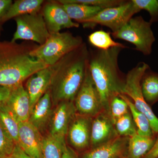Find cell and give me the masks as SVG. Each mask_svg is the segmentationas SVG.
<instances>
[{"instance_id": "cell-11", "label": "cell", "mask_w": 158, "mask_h": 158, "mask_svg": "<svg viewBox=\"0 0 158 158\" xmlns=\"http://www.w3.org/2000/svg\"><path fill=\"white\" fill-rule=\"evenodd\" d=\"M92 118L77 113L71 122L66 138L76 152L82 153L90 148Z\"/></svg>"}, {"instance_id": "cell-39", "label": "cell", "mask_w": 158, "mask_h": 158, "mask_svg": "<svg viewBox=\"0 0 158 158\" xmlns=\"http://www.w3.org/2000/svg\"><path fill=\"white\" fill-rule=\"evenodd\" d=\"M123 158H127L125 157H123Z\"/></svg>"}, {"instance_id": "cell-27", "label": "cell", "mask_w": 158, "mask_h": 158, "mask_svg": "<svg viewBox=\"0 0 158 158\" xmlns=\"http://www.w3.org/2000/svg\"><path fill=\"white\" fill-rule=\"evenodd\" d=\"M114 126L119 136L131 138L137 134V128L130 111L114 122Z\"/></svg>"}, {"instance_id": "cell-28", "label": "cell", "mask_w": 158, "mask_h": 158, "mask_svg": "<svg viewBox=\"0 0 158 158\" xmlns=\"http://www.w3.org/2000/svg\"><path fill=\"white\" fill-rule=\"evenodd\" d=\"M61 4L76 3L99 7L102 9L121 6L127 2L126 0H59Z\"/></svg>"}, {"instance_id": "cell-4", "label": "cell", "mask_w": 158, "mask_h": 158, "mask_svg": "<svg viewBox=\"0 0 158 158\" xmlns=\"http://www.w3.org/2000/svg\"><path fill=\"white\" fill-rule=\"evenodd\" d=\"M84 43L81 37L74 36L69 32L50 34L44 44L32 49L29 54L46 65L52 66Z\"/></svg>"}, {"instance_id": "cell-32", "label": "cell", "mask_w": 158, "mask_h": 158, "mask_svg": "<svg viewBox=\"0 0 158 158\" xmlns=\"http://www.w3.org/2000/svg\"><path fill=\"white\" fill-rule=\"evenodd\" d=\"M11 0H0V23L12 5Z\"/></svg>"}, {"instance_id": "cell-35", "label": "cell", "mask_w": 158, "mask_h": 158, "mask_svg": "<svg viewBox=\"0 0 158 158\" xmlns=\"http://www.w3.org/2000/svg\"><path fill=\"white\" fill-rule=\"evenodd\" d=\"M157 135L153 147L143 158H158V133Z\"/></svg>"}, {"instance_id": "cell-20", "label": "cell", "mask_w": 158, "mask_h": 158, "mask_svg": "<svg viewBox=\"0 0 158 158\" xmlns=\"http://www.w3.org/2000/svg\"><path fill=\"white\" fill-rule=\"evenodd\" d=\"M43 0H16L12 3L7 14L3 18L2 23L12 18L24 15L38 13L42 8Z\"/></svg>"}, {"instance_id": "cell-23", "label": "cell", "mask_w": 158, "mask_h": 158, "mask_svg": "<svg viewBox=\"0 0 158 158\" xmlns=\"http://www.w3.org/2000/svg\"><path fill=\"white\" fill-rule=\"evenodd\" d=\"M118 96L124 99L128 105L130 113L137 127L138 134L147 137L155 136L147 116L136 108L132 101L126 95L121 94Z\"/></svg>"}, {"instance_id": "cell-30", "label": "cell", "mask_w": 158, "mask_h": 158, "mask_svg": "<svg viewBox=\"0 0 158 158\" xmlns=\"http://www.w3.org/2000/svg\"><path fill=\"white\" fill-rule=\"evenodd\" d=\"M140 11L144 10L149 13L151 24L158 22V0H132Z\"/></svg>"}, {"instance_id": "cell-9", "label": "cell", "mask_w": 158, "mask_h": 158, "mask_svg": "<svg viewBox=\"0 0 158 158\" xmlns=\"http://www.w3.org/2000/svg\"><path fill=\"white\" fill-rule=\"evenodd\" d=\"M74 103L77 113L89 117H94L104 110L99 94L91 77L89 66Z\"/></svg>"}, {"instance_id": "cell-24", "label": "cell", "mask_w": 158, "mask_h": 158, "mask_svg": "<svg viewBox=\"0 0 158 158\" xmlns=\"http://www.w3.org/2000/svg\"><path fill=\"white\" fill-rule=\"evenodd\" d=\"M19 123L4 104L0 105V124L16 144L18 143Z\"/></svg>"}, {"instance_id": "cell-22", "label": "cell", "mask_w": 158, "mask_h": 158, "mask_svg": "<svg viewBox=\"0 0 158 158\" xmlns=\"http://www.w3.org/2000/svg\"><path fill=\"white\" fill-rule=\"evenodd\" d=\"M62 5L71 19L74 20L79 24L93 17L103 9L99 7L76 3Z\"/></svg>"}, {"instance_id": "cell-5", "label": "cell", "mask_w": 158, "mask_h": 158, "mask_svg": "<svg viewBox=\"0 0 158 158\" xmlns=\"http://www.w3.org/2000/svg\"><path fill=\"white\" fill-rule=\"evenodd\" d=\"M152 24L141 16L133 17L119 30L112 33V36L114 39L123 40L132 44L136 51L144 56H149L156 41Z\"/></svg>"}, {"instance_id": "cell-26", "label": "cell", "mask_w": 158, "mask_h": 158, "mask_svg": "<svg viewBox=\"0 0 158 158\" xmlns=\"http://www.w3.org/2000/svg\"><path fill=\"white\" fill-rule=\"evenodd\" d=\"M64 144L49 134L43 137L41 145V158H63V146Z\"/></svg>"}, {"instance_id": "cell-15", "label": "cell", "mask_w": 158, "mask_h": 158, "mask_svg": "<svg viewBox=\"0 0 158 158\" xmlns=\"http://www.w3.org/2000/svg\"><path fill=\"white\" fill-rule=\"evenodd\" d=\"M4 104L19 122L28 121L32 107L28 94L23 84L11 88L9 98Z\"/></svg>"}, {"instance_id": "cell-19", "label": "cell", "mask_w": 158, "mask_h": 158, "mask_svg": "<svg viewBox=\"0 0 158 158\" xmlns=\"http://www.w3.org/2000/svg\"><path fill=\"white\" fill-rule=\"evenodd\" d=\"M156 136L147 137L138 133L129 138L127 158H143L153 147Z\"/></svg>"}, {"instance_id": "cell-1", "label": "cell", "mask_w": 158, "mask_h": 158, "mask_svg": "<svg viewBox=\"0 0 158 158\" xmlns=\"http://www.w3.org/2000/svg\"><path fill=\"white\" fill-rule=\"evenodd\" d=\"M89 54L87 45L84 43L52 66L49 90L53 104L74 101L88 69Z\"/></svg>"}, {"instance_id": "cell-34", "label": "cell", "mask_w": 158, "mask_h": 158, "mask_svg": "<svg viewBox=\"0 0 158 158\" xmlns=\"http://www.w3.org/2000/svg\"><path fill=\"white\" fill-rule=\"evenodd\" d=\"M63 158H79L78 155L67 144L63 146Z\"/></svg>"}, {"instance_id": "cell-14", "label": "cell", "mask_w": 158, "mask_h": 158, "mask_svg": "<svg viewBox=\"0 0 158 158\" xmlns=\"http://www.w3.org/2000/svg\"><path fill=\"white\" fill-rule=\"evenodd\" d=\"M41 133L28 121L19 122L17 145L26 154L34 158H41Z\"/></svg>"}, {"instance_id": "cell-8", "label": "cell", "mask_w": 158, "mask_h": 158, "mask_svg": "<svg viewBox=\"0 0 158 158\" xmlns=\"http://www.w3.org/2000/svg\"><path fill=\"white\" fill-rule=\"evenodd\" d=\"M14 19L17 27L11 42L23 40L34 41L41 45L50 35L41 12L20 15Z\"/></svg>"}, {"instance_id": "cell-3", "label": "cell", "mask_w": 158, "mask_h": 158, "mask_svg": "<svg viewBox=\"0 0 158 158\" xmlns=\"http://www.w3.org/2000/svg\"><path fill=\"white\" fill-rule=\"evenodd\" d=\"M31 49L16 42H0V86L23 84L33 74L48 67L30 56Z\"/></svg>"}, {"instance_id": "cell-2", "label": "cell", "mask_w": 158, "mask_h": 158, "mask_svg": "<svg viewBox=\"0 0 158 158\" xmlns=\"http://www.w3.org/2000/svg\"><path fill=\"white\" fill-rule=\"evenodd\" d=\"M123 48L119 47L89 52V69L105 110L112 99L123 93L126 76L120 70L118 58Z\"/></svg>"}, {"instance_id": "cell-31", "label": "cell", "mask_w": 158, "mask_h": 158, "mask_svg": "<svg viewBox=\"0 0 158 158\" xmlns=\"http://www.w3.org/2000/svg\"><path fill=\"white\" fill-rule=\"evenodd\" d=\"M16 145L0 124V158H5L11 155Z\"/></svg>"}, {"instance_id": "cell-18", "label": "cell", "mask_w": 158, "mask_h": 158, "mask_svg": "<svg viewBox=\"0 0 158 158\" xmlns=\"http://www.w3.org/2000/svg\"><path fill=\"white\" fill-rule=\"evenodd\" d=\"M53 105L49 89L34 105L28 121L40 133L48 127L52 113Z\"/></svg>"}, {"instance_id": "cell-10", "label": "cell", "mask_w": 158, "mask_h": 158, "mask_svg": "<svg viewBox=\"0 0 158 158\" xmlns=\"http://www.w3.org/2000/svg\"><path fill=\"white\" fill-rule=\"evenodd\" d=\"M77 113L74 101H65L57 104L49 123V134L62 144H66L69 127Z\"/></svg>"}, {"instance_id": "cell-13", "label": "cell", "mask_w": 158, "mask_h": 158, "mask_svg": "<svg viewBox=\"0 0 158 158\" xmlns=\"http://www.w3.org/2000/svg\"><path fill=\"white\" fill-rule=\"evenodd\" d=\"M118 136L114 121L107 111L104 110L92 118L90 148L106 144Z\"/></svg>"}, {"instance_id": "cell-29", "label": "cell", "mask_w": 158, "mask_h": 158, "mask_svg": "<svg viewBox=\"0 0 158 158\" xmlns=\"http://www.w3.org/2000/svg\"><path fill=\"white\" fill-rule=\"evenodd\" d=\"M114 122L117 118L130 112L129 107L127 102L119 96L112 99L106 110Z\"/></svg>"}, {"instance_id": "cell-37", "label": "cell", "mask_w": 158, "mask_h": 158, "mask_svg": "<svg viewBox=\"0 0 158 158\" xmlns=\"http://www.w3.org/2000/svg\"><path fill=\"white\" fill-rule=\"evenodd\" d=\"M5 158H15V157L14 156H13L12 154H11V155L8 156H7V157H6Z\"/></svg>"}, {"instance_id": "cell-38", "label": "cell", "mask_w": 158, "mask_h": 158, "mask_svg": "<svg viewBox=\"0 0 158 158\" xmlns=\"http://www.w3.org/2000/svg\"><path fill=\"white\" fill-rule=\"evenodd\" d=\"M1 23H0V32H1Z\"/></svg>"}, {"instance_id": "cell-21", "label": "cell", "mask_w": 158, "mask_h": 158, "mask_svg": "<svg viewBox=\"0 0 158 158\" xmlns=\"http://www.w3.org/2000/svg\"><path fill=\"white\" fill-rule=\"evenodd\" d=\"M142 94L149 106L158 102V73L148 69L144 73L141 81Z\"/></svg>"}, {"instance_id": "cell-16", "label": "cell", "mask_w": 158, "mask_h": 158, "mask_svg": "<svg viewBox=\"0 0 158 158\" xmlns=\"http://www.w3.org/2000/svg\"><path fill=\"white\" fill-rule=\"evenodd\" d=\"M128 137H118L114 140L90 148L82 153L79 158H123L127 154Z\"/></svg>"}, {"instance_id": "cell-25", "label": "cell", "mask_w": 158, "mask_h": 158, "mask_svg": "<svg viewBox=\"0 0 158 158\" xmlns=\"http://www.w3.org/2000/svg\"><path fill=\"white\" fill-rule=\"evenodd\" d=\"M88 40L91 45L98 49L107 50L116 47L126 48L122 44L113 40L110 33L102 30L91 33L88 37Z\"/></svg>"}, {"instance_id": "cell-7", "label": "cell", "mask_w": 158, "mask_h": 158, "mask_svg": "<svg viewBox=\"0 0 158 158\" xmlns=\"http://www.w3.org/2000/svg\"><path fill=\"white\" fill-rule=\"evenodd\" d=\"M140 11L132 0L117 7L102 9L93 17L81 23L84 26L100 25L110 28L112 33L118 31Z\"/></svg>"}, {"instance_id": "cell-6", "label": "cell", "mask_w": 158, "mask_h": 158, "mask_svg": "<svg viewBox=\"0 0 158 158\" xmlns=\"http://www.w3.org/2000/svg\"><path fill=\"white\" fill-rule=\"evenodd\" d=\"M149 68L147 63L141 62L131 69L126 76L125 85L123 94L127 96L136 108L147 116L153 132L156 135L158 133V118L153 112L150 106L145 102L141 86V78L145 72Z\"/></svg>"}, {"instance_id": "cell-12", "label": "cell", "mask_w": 158, "mask_h": 158, "mask_svg": "<svg viewBox=\"0 0 158 158\" xmlns=\"http://www.w3.org/2000/svg\"><path fill=\"white\" fill-rule=\"evenodd\" d=\"M50 34L60 32L61 29L78 28L80 24L71 19L62 4L57 1L46 3L41 12Z\"/></svg>"}, {"instance_id": "cell-33", "label": "cell", "mask_w": 158, "mask_h": 158, "mask_svg": "<svg viewBox=\"0 0 158 158\" xmlns=\"http://www.w3.org/2000/svg\"><path fill=\"white\" fill-rule=\"evenodd\" d=\"M12 88L0 86V105L5 103L9 98Z\"/></svg>"}, {"instance_id": "cell-17", "label": "cell", "mask_w": 158, "mask_h": 158, "mask_svg": "<svg viewBox=\"0 0 158 158\" xmlns=\"http://www.w3.org/2000/svg\"><path fill=\"white\" fill-rule=\"evenodd\" d=\"M52 73V66H48L33 74L27 79L26 90L30 98L32 110L40 99L49 89Z\"/></svg>"}, {"instance_id": "cell-36", "label": "cell", "mask_w": 158, "mask_h": 158, "mask_svg": "<svg viewBox=\"0 0 158 158\" xmlns=\"http://www.w3.org/2000/svg\"><path fill=\"white\" fill-rule=\"evenodd\" d=\"M12 155L16 158H34L29 156L16 144Z\"/></svg>"}]
</instances>
